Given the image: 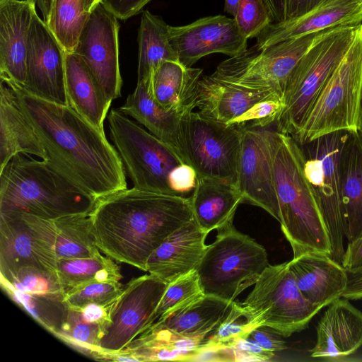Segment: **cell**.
I'll return each instance as SVG.
<instances>
[{
    "label": "cell",
    "instance_id": "obj_22",
    "mask_svg": "<svg viewBox=\"0 0 362 362\" xmlns=\"http://www.w3.org/2000/svg\"><path fill=\"white\" fill-rule=\"evenodd\" d=\"M208 233L193 218L168 235L153 251L146 272L169 284L197 268L204 255Z\"/></svg>",
    "mask_w": 362,
    "mask_h": 362
},
{
    "label": "cell",
    "instance_id": "obj_48",
    "mask_svg": "<svg viewBox=\"0 0 362 362\" xmlns=\"http://www.w3.org/2000/svg\"><path fill=\"white\" fill-rule=\"evenodd\" d=\"M228 347L252 356L255 361H268L275 356V353L264 349L248 337L237 339Z\"/></svg>",
    "mask_w": 362,
    "mask_h": 362
},
{
    "label": "cell",
    "instance_id": "obj_28",
    "mask_svg": "<svg viewBox=\"0 0 362 362\" xmlns=\"http://www.w3.org/2000/svg\"><path fill=\"white\" fill-rule=\"evenodd\" d=\"M190 199L194 218L206 233L233 224L238 206L244 203L235 186L223 180L198 176Z\"/></svg>",
    "mask_w": 362,
    "mask_h": 362
},
{
    "label": "cell",
    "instance_id": "obj_35",
    "mask_svg": "<svg viewBox=\"0 0 362 362\" xmlns=\"http://www.w3.org/2000/svg\"><path fill=\"white\" fill-rule=\"evenodd\" d=\"M57 276L66 291L92 281H119V266L107 255L99 253L90 257L59 259Z\"/></svg>",
    "mask_w": 362,
    "mask_h": 362
},
{
    "label": "cell",
    "instance_id": "obj_51",
    "mask_svg": "<svg viewBox=\"0 0 362 362\" xmlns=\"http://www.w3.org/2000/svg\"><path fill=\"white\" fill-rule=\"evenodd\" d=\"M269 8L274 23H280L286 19L287 0H264Z\"/></svg>",
    "mask_w": 362,
    "mask_h": 362
},
{
    "label": "cell",
    "instance_id": "obj_39",
    "mask_svg": "<svg viewBox=\"0 0 362 362\" xmlns=\"http://www.w3.org/2000/svg\"><path fill=\"white\" fill-rule=\"evenodd\" d=\"M203 295L204 294L199 285L197 270L180 276L168 285L149 320L148 328L156 321L163 319L173 312L188 305Z\"/></svg>",
    "mask_w": 362,
    "mask_h": 362
},
{
    "label": "cell",
    "instance_id": "obj_45",
    "mask_svg": "<svg viewBox=\"0 0 362 362\" xmlns=\"http://www.w3.org/2000/svg\"><path fill=\"white\" fill-rule=\"evenodd\" d=\"M197 182V173L189 163L177 165L170 173L169 183L175 195L184 196L194 191ZM185 197V196H184Z\"/></svg>",
    "mask_w": 362,
    "mask_h": 362
},
{
    "label": "cell",
    "instance_id": "obj_26",
    "mask_svg": "<svg viewBox=\"0 0 362 362\" xmlns=\"http://www.w3.org/2000/svg\"><path fill=\"white\" fill-rule=\"evenodd\" d=\"M17 153L45 159L43 146L24 113L16 91L0 83V170Z\"/></svg>",
    "mask_w": 362,
    "mask_h": 362
},
{
    "label": "cell",
    "instance_id": "obj_12",
    "mask_svg": "<svg viewBox=\"0 0 362 362\" xmlns=\"http://www.w3.org/2000/svg\"><path fill=\"white\" fill-rule=\"evenodd\" d=\"M183 129L188 163L197 176L237 187L242 129L192 111L183 118Z\"/></svg>",
    "mask_w": 362,
    "mask_h": 362
},
{
    "label": "cell",
    "instance_id": "obj_15",
    "mask_svg": "<svg viewBox=\"0 0 362 362\" xmlns=\"http://www.w3.org/2000/svg\"><path fill=\"white\" fill-rule=\"evenodd\" d=\"M241 129L237 188L244 202L264 209L280 222L272 160L274 131L261 127Z\"/></svg>",
    "mask_w": 362,
    "mask_h": 362
},
{
    "label": "cell",
    "instance_id": "obj_18",
    "mask_svg": "<svg viewBox=\"0 0 362 362\" xmlns=\"http://www.w3.org/2000/svg\"><path fill=\"white\" fill-rule=\"evenodd\" d=\"M57 258L18 213L0 214V273L11 280L24 267L57 274Z\"/></svg>",
    "mask_w": 362,
    "mask_h": 362
},
{
    "label": "cell",
    "instance_id": "obj_49",
    "mask_svg": "<svg viewBox=\"0 0 362 362\" xmlns=\"http://www.w3.org/2000/svg\"><path fill=\"white\" fill-rule=\"evenodd\" d=\"M341 265L346 271L362 267V235L355 241L348 243Z\"/></svg>",
    "mask_w": 362,
    "mask_h": 362
},
{
    "label": "cell",
    "instance_id": "obj_21",
    "mask_svg": "<svg viewBox=\"0 0 362 362\" xmlns=\"http://www.w3.org/2000/svg\"><path fill=\"white\" fill-rule=\"evenodd\" d=\"M318 322L313 358L340 360L362 346V312L348 298L332 301Z\"/></svg>",
    "mask_w": 362,
    "mask_h": 362
},
{
    "label": "cell",
    "instance_id": "obj_36",
    "mask_svg": "<svg viewBox=\"0 0 362 362\" xmlns=\"http://www.w3.org/2000/svg\"><path fill=\"white\" fill-rule=\"evenodd\" d=\"M6 292L52 334L56 336L60 332L68 313L64 293H25L13 290Z\"/></svg>",
    "mask_w": 362,
    "mask_h": 362
},
{
    "label": "cell",
    "instance_id": "obj_34",
    "mask_svg": "<svg viewBox=\"0 0 362 362\" xmlns=\"http://www.w3.org/2000/svg\"><path fill=\"white\" fill-rule=\"evenodd\" d=\"M169 25L159 16L144 11L138 33L137 82L151 79L153 71L165 61L179 62L169 40Z\"/></svg>",
    "mask_w": 362,
    "mask_h": 362
},
{
    "label": "cell",
    "instance_id": "obj_41",
    "mask_svg": "<svg viewBox=\"0 0 362 362\" xmlns=\"http://www.w3.org/2000/svg\"><path fill=\"white\" fill-rule=\"evenodd\" d=\"M252 327L248 315L240 303L235 300L225 318L208 337L205 345L212 347H228L240 338L247 337Z\"/></svg>",
    "mask_w": 362,
    "mask_h": 362
},
{
    "label": "cell",
    "instance_id": "obj_52",
    "mask_svg": "<svg viewBox=\"0 0 362 362\" xmlns=\"http://www.w3.org/2000/svg\"><path fill=\"white\" fill-rule=\"evenodd\" d=\"M42 15V20L47 23L53 0H34Z\"/></svg>",
    "mask_w": 362,
    "mask_h": 362
},
{
    "label": "cell",
    "instance_id": "obj_24",
    "mask_svg": "<svg viewBox=\"0 0 362 362\" xmlns=\"http://www.w3.org/2000/svg\"><path fill=\"white\" fill-rule=\"evenodd\" d=\"M288 266L303 296L320 309L341 298L346 287L347 271L328 255L305 253L293 257Z\"/></svg>",
    "mask_w": 362,
    "mask_h": 362
},
{
    "label": "cell",
    "instance_id": "obj_14",
    "mask_svg": "<svg viewBox=\"0 0 362 362\" xmlns=\"http://www.w3.org/2000/svg\"><path fill=\"white\" fill-rule=\"evenodd\" d=\"M168 285L149 274L134 278L124 286L113 305L111 322L100 341L99 357L105 353L122 350L148 328Z\"/></svg>",
    "mask_w": 362,
    "mask_h": 362
},
{
    "label": "cell",
    "instance_id": "obj_27",
    "mask_svg": "<svg viewBox=\"0 0 362 362\" xmlns=\"http://www.w3.org/2000/svg\"><path fill=\"white\" fill-rule=\"evenodd\" d=\"M344 237L352 243L362 235V137L349 132L339 160Z\"/></svg>",
    "mask_w": 362,
    "mask_h": 362
},
{
    "label": "cell",
    "instance_id": "obj_55",
    "mask_svg": "<svg viewBox=\"0 0 362 362\" xmlns=\"http://www.w3.org/2000/svg\"><path fill=\"white\" fill-rule=\"evenodd\" d=\"M100 1V0H82L83 7L87 12H90Z\"/></svg>",
    "mask_w": 362,
    "mask_h": 362
},
{
    "label": "cell",
    "instance_id": "obj_20",
    "mask_svg": "<svg viewBox=\"0 0 362 362\" xmlns=\"http://www.w3.org/2000/svg\"><path fill=\"white\" fill-rule=\"evenodd\" d=\"M362 23V0H326L307 13L269 25L257 37L259 49L341 25Z\"/></svg>",
    "mask_w": 362,
    "mask_h": 362
},
{
    "label": "cell",
    "instance_id": "obj_30",
    "mask_svg": "<svg viewBox=\"0 0 362 362\" xmlns=\"http://www.w3.org/2000/svg\"><path fill=\"white\" fill-rule=\"evenodd\" d=\"M272 95L277 94L251 90L209 75L199 81L196 108L204 117L226 124Z\"/></svg>",
    "mask_w": 362,
    "mask_h": 362
},
{
    "label": "cell",
    "instance_id": "obj_54",
    "mask_svg": "<svg viewBox=\"0 0 362 362\" xmlns=\"http://www.w3.org/2000/svg\"><path fill=\"white\" fill-rule=\"evenodd\" d=\"M361 136L362 137V87L361 92L359 109H358V130Z\"/></svg>",
    "mask_w": 362,
    "mask_h": 362
},
{
    "label": "cell",
    "instance_id": "obj_44",
    "mask_svg": "<svg viewBox=\"0 0 362 362\" xmlns=\"http://www.w3.org/2000/svg\"><path fill=\"white\" fill-rule=\"evenodd\" d=\"M283 106V98L272 95L258 101L240 116L232 119L226 124L238 128H266L276 122Z\"/></svg>",
    "mask_w": 362,
    "mask_h": 362
},
{
    "label": "cell",
    "instance_id": "obj_4",
    "mask_svg": "<svg viewBox=\"0 0 362 362\" xmlns=\"http://www.w3.org/2000/svg\"><path fill=\"white\" fill-rule=\"evenodd\" d=\"M96 201L45 160L17 153L0 170V214L53 220L90 214Z\"/></svg>",
    "mask_w": 362,
    "mask_h": 362
},
{
    "label": "cell",
    "instance_id": "obj_42",
    "mask_svg": "<svg viewBox=\"0 0 362 362\" xmlns=\"http://www.w3.org/2000/svg\"><path fill=\"white\" fill-rule=\"evenodd\" d=\"M3 289L25 293H64L55 274L35 267L20 269L9 281H1Z\"/></svg>",
    "mask_w": 362,
    "mask_h": 362
},
{
    "label": "cell",
    "instance_id": "obj_16",
    "mask_svg": "<svg viewBox=\"0 0 362 362\" xmlns=\"http://www.w3.org/2000/svg\"><path fill=\"white\" fill-rule=\"evenodd\" d=\"M65 53L35 11L27 45L26 82L21 90L47 101L69 105L65 86Z\"/></svg>",
    "mask_w": 362,
    "mask_h": 362
},
{
    "label": "cell",
    "instance_id": "obj_32",
    "mask_svg": "<svg viewBox=\"0 0 362 362\" xmlns=\"http://www.w3.org/2000/svg\"><path fill=\"white\" fill-rule=\"evenodd\" d=\"M230 305L231 303L217 297L203 295L151 326L186 337L206 339L225 318Z\"/></svg>",
    "mask_w": 362,
    "mask_h": 362
},
{
    "label": "cell",
    "instance_id": "obj_29",
    "mask_svg": "<svg viewBox=\"0 0 362 362\" xmlns=\"http://www.w3.org/2000/svg\"><path fill=\"white\" fill-rule=\"evenodd\" d=\"M202 69L165 61L153 72L150 89L155 100L168 111L185 117L196 108Z\"/></svg>",
    "mask_w": 362,
    "mask_h": 362
},
{
    "label": "cell",
    "instance_id": "obj_5",
    "mask_svg": "<svg viewBox=\"0 0 362 362\" xmlns=\"http://www.w3.org/2000/svg\"><path fill=\"white\" fill-rule=\"evenodd\" d=\"M336 27L300 59L288 78L277 131L293 137L324 86L341 62L361 25Z\"/></svg>",
    "mask_w": 362,
    "mask_h": 362
},
{
    "label": "cell",
    "instance_id": "obj_3",
    "mask_svg": "<svg viewBox=\"0 0 362 362\" xmlns=\"http://www.w3.org/2000/svg\"><path fill=\"white\" fill-rule=\"evenodd\" d=\"M272 160L279 223L293 257L308 252L331 257L328 232L305 175L300 144L290 135L274 131Z\"/></svg>",
    "mask_w": 362,
    "mask_h": 362
},
{
    "label": "cell",
    "instance_id": "obj_23",
    "mask_svg": "<svg viewBox=\"0 0 362 362\" xmlns=\"http://www.w3.org/2000/svg\"><path fill=\"white\" fill-rule=\"evenodd\" d=\"M20 214L35 235L52 250L57 259L90 257L100 253L93 235L90 214L53 220Z\"/></svg>",
    "mask_w": 362,
    "mask_h": 362
},
{
    "label": "cell",
    "instance_id": "obj_6",
    "mask_svg": "<svg viewBox=\"0 0 362 362\" xmlns=\"http://www.w3.org/2000/svg\"><path fill=\"white\" fill-rule=\"evenodd\" d=\"M269 265L264 247L231 224L206 245L197 272L204 295L232 303Z\"/></svg>",
    "mask_w": 362,
    "mask_h": 362
},
{
    "label": "cell",
    "instance_id": "obj_46",
    "mask_svg": "<svg viewBox=\"0 0 362 362\" xmlns=\"http://www.w3.org/2000/svg\"><path fill=\"white\" fill-rule=\"evenodd\" d=\"M248 337L255 341L264 349L272 352H279L287 349L284 337L276 329L269 326H259L254 328Z\"/></svg>",
    "mask_w": 362,
    "mask_h": 362
},
{
    "label": "cell",
    "instance_id": "obj_1",
    "mask_svg": "<svg viewBox=\"0 0 362 362\" xmlns=\"http://www.w3.org/2000/svg\"><path fill=\"white\" fill-rule=\"evenodd\" d=\"M13 89L43 146L44 160L96 200L127 188L124 164L105 131L69 105Z\"/></svg>",
    "mask_w": 362,
    "mask_h": 362
},
{
    "label": "cell",
    "instance_id": "obj_38",
    "mask_svg": "<svg viewBox=\"0 0 362 362\" xmlns=\"http://www.w3.org/2000/svg\"><path fill=\"white\" fill-rule=\"evenodd\" d=\"M107 328L86 319L78 310L68 308L59 339L81 353L95 360L100 354V343Z\"/></svg>",
    "mask_w": 362,
    "mask_h": 362
},
{
    "label": "cell",
    "instance_id": "obj_19",
    "mask_svg": "<svg viewBox=\"0 0 362 362\" xmlns=\"http://www.w3.org/2000/svg\"><path fill=\"white\" fill-rule=\"evenodd\" d=\"M34 0H0V78L13 88L26 82L28 33Z\"/></svg>",
    "mask_w": 362,
    "mask_h": 362
},
{
    "label": "cell",
    "instance_id": "obj_31",
    "mask_svg": "<svg viewBox=\"0 0 362 362\" xmlns=\"http://www.w3.org/2000/svg\"><path fill=\"white\" fill-rule=\"evenodd\" d=\"M65 86L69 105L93 126L104 131V121L112 102L74 52L65 53Z\"/></svg>",
    "mask_w": 362,
    "mask_h": 362
},
{
    "label": "cell",
    "instance_id": "obj_43",
    "mask_svg": "<svg viewBox=\"0 0 362 362\" xmlns=\"http://www.w3.org/2000/svg\"><path fill=\"white\" fill-rule=\"evenodd\" d=\"M234 19L247 40L257 37L269 25L274 23L272 14L264 0H240Z\"/></svg>",
    "mask_w": 362,
    "mask_h": 362
},
{
    "label": "cell",
    "instance_id": "obj_25",
    "mask_svg": "<svg viewBox=\"0 0 362 362\" xmlns=\"http://www.w3.org/2000/svg\"><path fill=\"white\" fill-rule=\"evenodd\" d=\"M150 81L151 79L137 82L134 90L127 96L119 110L169 145L185 163H189L184 137V117L166 110L155 100L150 89Z\"/></svg>",
    "mask_w": 362,
    "mask_h": 362
},
{
    "label": "cell",
    "instance_id": "obj_10",
    "mask_svg": "<svg viewBox=\"0 0 362 362\" xmlns=\"http://www.w3.org/2000/svg\"><path fill=\"white\" fill-rule=\"evenodd\" d=\"M254 285L247 298L240 303L253 329L269 326L288 337L306 329L321 310L303 296L288 262L269 265Z\"/></svg>",
    "mask_w": 362,
    "mask_h": 362
},
{
    "label": "cell",
    "instance_id": "obj_40",
    "mask_svg": "<svg viewBox=\"0 0 362 362\" xmlns=\"http://www.w3.org/2000/svg\"><path fill=\"white\" fill-rule=\"evenodd\" d=\"M122 290L119 281L95 280L66 291L64 301L71 309H79L89 303L106 305L115 302Z\"/></svg>",
    "mask_w": 362,
    "mask_h": 362
},
{
    "label": "cell",
    "instance_id": "obj_37",
    "mask_svg": "<svg viewBox=\"0 0 362 362\" xmlns=\"http://www.w3.org/2000/svg\"><path fill=\"white\" fill-rule=\"evenodd\" d=\"M82 0H53L46 23L66 53L74 52L88 17Z\"/></svg>",
    "mask_w": 362,
    "mask_h": 362
},
{
    "label": "cell",
    "instance_id": "obj_53",
    "mask_svg": "<svg viewBox=\"0 0 362 362\" xmlns=\"http://www.w3.org/2000/svg\"><path fill=\"white\" fill-rule=\"evenodd\" d=\"M240 0H225L224 11L233 17L235 16Z\"/></svg>",
    "mask_w": 362,
    "mask_h": 362
},
{
    "label": "cell",
    "instance_id": "obj_13",
    "mask_svg": "<svg viewBox=\"0 0 362 362\" xmlns=\"http://www.w3.org/2000/svg\"><path fill=\"white\" fill-rule=\"evenodd\" d=\"M100 1L90 11L74 53L86 64L108 100L121 96L119 23Z\"/></svg>",
    "mask_w": 362,
    "mask_h": 362
},
{
    "label": "cell",
    "instance_id": "obj_8",
    "mask_svg": "<svg viewBox=\"0 0 362 362\" xmlns=\"http://www.w3.org/2000/svg\"><path fill=\"white\" fill-rule=\"evenodd\" d=\"M338 27V26H337ZM334 28L259 49L255 45L221 62L210 76L244 88L282 98L290 75L300 59Z\"/></svg>",
    "mask_w": 362,
    "mask_h": 362
},
{
    "label": "cell",
    "instance_id": "obj_7",
    "mask_svg": "<svg viewBox=\"0 0 362 362\" xmlns=\"http://www.w3.org/2000/svg\"><path fill=\"white\" fill-rule=\"evenodd\" d=\"M362 87V24L293 137L299 144L337 131L357 132Z\"/></svg>",
    "mask_w": 362,
    "mask_h": 362
},
{
    "label": "cell",
    "instance_id": "obj_9",
    "mask_svg": "<svg viewBox=\"0 0 362 362\" xmlns=\"http://www.w3.org/2000/svg\"><path fill=\"white\" fill-rule=\"evenodd\" d=\"M107 122L110 139L133 187L175 195L170 186V175L185 163L176 151L119 109L110 111Z\"/></svg>",
    "mask_w": 362,
    "mask_h": 362
},
{
    "label": "cell",
    "instance_id": "obj_17",
    "mask_svg": "<svg viewBox=\"0 0 362 362\" xmlns=\"http://www.w3.org/2000/svg\"><path fill=\"white\" fill-rule=\"evenodd\" d=\"M169 40L179 62L192 67L213 53L235 57L247 49V39L233 18L218 15L199 18L183 26L169 25Z\"/></svg>",
    "mask_w": 362,
    "mask_h": 362
},
{
    "label": "cell",
    "instance_id": "obj_47",
    "mask_svg": "<svg viewBox=\"0 0 362 362\" xmlns=\"http://www.w3.org/2000/svg\"><path fill=\"white\" fill-rule=\"evenodd\" d=\"M151 0H100L118 19L127 20L141 12Z\"/></svg>",
    "mask_w": 362,
    "mask_h": 362
},
{
    "label": "cell",
    "instance_id": "obj_2",
    "mask_svg": "<svg viewBox=\"0 0 362 362\" xmlns=\"http://www.w3.org/2000/svg\"><path fill=\"white\" fill-rule=\"evenodd\" d=\"M193 218L190 197L134 187L98 199L90 213L99 250L145 272L153 251Z\"/></svg>",
    "mask_w": 362,
    "mask_h": 362
},
{
    "label": "cell",
    "instance_id": "obj_11",
    "mask_svg": "<svg viewBox=\"0 0 362 362\" xmlns=\"http://www.w3.org/2000/svg\"><path fill=\"white\" fill-rule=\"evenodd\" d=\"M349 132L337 131L300 144L305 157V175L328 232L331 257L341 264L345 249L339 160Z\"/></svg>",
    "mask_w": 362,
    "mask_h": 362
},
{
    "label": "cell",
    "instance_id": "obj_33",
    "mask_svg": "<svg viewBox=\"0 0 362 362\" xmlns=\"http://www.w3.org/2000/svg\"><path fill=\"white\" fill-rule=\"evenodd\" d=\"M206 339L186 337L168 329L150 327L121 352L136 361H186L204 344Z\"/></svg>",
    "mask_w": 362,
    "mask_h": 362
},
{
    "label": "cell",
    "instance_id": "obj_50",
    "mask_svg": "<svg viewBox=\"0 0 362 362\" xmlns=\"http://www.w3.org/2000/svg\"><path fill=\"white\" fill-rule=\"evenodd\" d=\"M325 1L326 0H287L286 19L301 16Z\"/></svg>",
    "mask_w": 362,
    "mask_h": 362
}]
</instances>
